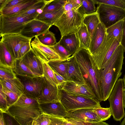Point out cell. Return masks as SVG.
Here are the masks:
<instances>
[{"mask_svg": "<svg viewBox=\"0 0 125 125\" xmlns=\"http://www.w3.org/2000/svg\"><path fill=\"white\" fill-rule=\"evenodd\" d=\"M66 0H52L46 4L43 8L42 12L50 13L58 11L62 8Z\"/></svg>", "mask_w": 125, "mask_h": 125, "instance_id": "cell-35", "label": "cell"}, {"mask_svg": "<svg viewBox=\"0 0 125 125\" xmlns=\"http://www.w3.org/2000/svg\"><path fill=\"white\" fill-rule=\"evenodd\" d=\"M58 87L59 101L67 112L83 108L101 107L100 102L96 99L73 94Z\"/></svg>", "mask_w": 125, "mask_h": 125, "instance_id": "cell-4", "label": "cell"}, {"mask_svg": "<svg viewBox=\"0 0 125 125\" xmlns=\"http://www.w3.org/2000/svg\"><path fill=\"white\" fill-rule=\"evenodd\" d=\"M2 113L5 125H21L12 116L7 112Z\"/></svg>", "mask_w": 125, "mask_h": 125, "instance_id": "cell-47", "label": "cell"}, {"mask_svg": "<svg viewBox=\"0 0 125 125\" xmlns=\"http://www.w3.org/2000/svg\"><path fill=\"white\" fill-rule=\"evenodd\" d=\"M120 125H125V117L121 123Z\"/></svg>", "mask_w": 125, "mask_h": 125, "instance_id": "cell-57", "label": "cell"}, {"mask_svg": "<svg viewBox=\"0 0 125 125\" xmlns=\"http://www.w3.org/2000/svg\"><path fill=\"white\" fill-rule=\"evenodd\" d=\"M0 83L3 88L16 93L20 96L23 93V85L17 77L10 80L0 78Z\"/></svg>", "mask_w": 125, "mask_h": 125, "instance_id": "cell-23", "label": "cell"}, {"mask_svg": "<svg viewBox=\"0 0 125 125\" xmlns=\"http://www.w3.org/2000/svg\"><path fill=\"white\" fill-rule=\"evenodd\" d=\"M32 49L42 62L47 63L52 60L61 59L58 54L50 46L44 45L36 36L31 43Z\"/></svg>", "mask_w": 125, "mask_h": 125, "instance_id": "cell-11", "label": "cell"}, {"mask_svg": "<svg viewBox=\"0 0 125 125\" xmlns=\"http://www.w3.org/2000/svg\"><path fill=\"white\" fill-rule=\"evenodd\" d=\"M39 0H24L22 2L12 7L0 11V15H13L23 11L38 2Z\"/></svg>", "mask_w": 125, "mask_h": 125, "instance_id": "cell-25", "label": "cell"}, {"mask_svg": "<svg viewBox=\"0 0 125 125\" xmlns=\"http://www.w3.org/2000/svg\"><path fill=\"white\" fill-rule=\"evenodd\" d=\"M26 125H40L35 119L30 122Z\"/></svg>", "mask_w": 125, "mask_h": 125, "instance_id": "cell-56", "label": "cell"}, {"mask_svg": "<svg viewBox=\"0 0 125 125\" xmlns=\"http://www.w3.org/2000/svg\"><path fill=\"white\" fill-rule=\"evenodd\" d=\"M81 5V0H66L63 7L64 12L77 8Z\"/></svg>", "mask_w": 125, "mask_h": 125, "instance_id": "cell-43", "label": "cell"}, {"mask_svg": "<svg viewBox=\"0 0 125 125\" xmlns=\"http://www.w3.org/2000/svg\"><path fill=\"white\" fill-rule=\"evenodd\" d=\"M124 52L120 44L116 48L104 68L100 70L102 101H106L108 99L114 86L122 74Z\"/></svg>", "mask_w": 125, "mask_h": 125, "instance_id": "cell-1", "label": "cell"}, {"mask_svg": "<svg viewBox=\"0 0 125 125\" xmlns=\"http://www.w3.org/2000/svg\"><path fill=\"white\" fill-rule=\"evenodd\" d=\"M13 69L14 72L17 75L31 78L39 76L33 73L24 63L21 59L16 60Z\"/></svg>", "mask_w": 125, "mask_h": 125, "instance_id": "cell-30", "label": "cell"}, {"mask_svg": "<svg viewBox=\"0 0 125 125\" xmlns=\"http://www.w3.org/2000/svg\"><path fill=\"white\" fill-rule=\"evenodd\" d=\"M50 116L51 122L49 125H62L64 118Z\"/></svg>", "mask_w": 125, "mask_h": 125, "instance_id": "cell-50", "label": "cell"}, {"mask_svg": "<svg viewBox=\"0 0 125 125\" xmlns=\"http://www.w3.org/2000/svg\"><path fill=\"white\" fill-rule=\"evenodd\" d=\"M59 42L72 55L79 48V42L76 33L61 37Z\"/></svg>", "mask_w": 125, "mask_h": 125, "instance_id": "cell-21", "label": "cell"}, {"mask_svg": "<svg viewBox=\"0 0 125 125\" xmlns=\"http://www.w3.org/2000/svg\"><path fill=\"white\" fill-rule=\"evenodd\" d=\"M39 13L27 16L0 15V37L6 34L20 33L24 25Z\"/></svg>", "mask_w": 125, "mask_h": 125, "instance_id": "cell-5", "label": "cell"}, {"mask_svg": "<svg viewBox=\"0 0 125 125\" xmlns=\"http://www.w3.org/2000/svg\"><path fill=\"white\" fill-rule=\"evenodd\" d=\"M21 59L24 63L35 74L39 76H43L42 63L32 49Z\"/></svg>", "mask_w": 125, "mask_h": 125, "instance_id": "cell-16", "label": "cell"}, {"mask_svg": "<svg viewBox=\"0 0 125 125\" xmlns=\"http://www.w3.org/2000/svg\"><path fill=\"white\" fill-rule=\"evenodd\" d=\"M21 125H26L43 113L39 105L25 107L12 105L7 111Z\"/></svg>", "mask_w": 125, "mask_h": 125, "instance_id": "cell-8", "label": "cell"}, {"mask_svg": "<svg viewBox=\"0 0 125 125\" xmlns=\"http://www.w3.org/2000/svg\"><path fill=\"white\" fill-rule=\"evenodd\" d=\"M100 22L98 15L96 11L92 13L84 15L83 23L86 26L91 41L97 26Z\"/></svg>", "mask_w": 125, "mask_h": 125, "instance_id": "cell-24", "label": "cell"}, {"mask_svg": "<svg viewBox=\"0 0 125 125\" xmlns=\"http://www.w3.org/2000/svg\"><path fill=\"white\" fill-rule=\"evenodd\" d=\"M24 0H0V11L14 6Z\"/></svg>", "mask_w": 125, "mask_h": 125, "instance_id": "cell-44", "label": "cell"}, {"mask_svg": "<svg viewBox=\"0 0 125 125\" xmlns=\"http://www.w3.org/2000/svg\"><path fill=\"white\" fill-rule=\"evenodd\" d=\"M40 42L48 46H52L56 43L55 34L49 30L38 36Z\"/></svg>", "mask_w": 125, "mask_h": 125, "instance_id": "cell-34", "label": "cell"}, {"mask_svg": "<svg viewBox=\"0 0 125 125\" xmlns=\"http://www.w3.org/2000/svg\"><path fill=\"white\" fill-rule=\"evenodd\" d=\"M15 60L4 44L0 42V64L8 66L13 68Z\"/></svg>", "mask_w": 125, "mask_h": 125, "instance_id": "cell-27", "label": "cell"}, {"mask_svg": "<svg viewBox=\"0 0 125 125\" xmlns=\"http://www.w3.org/2000/svg\"><path fill=\"white\" fill-rule=\"evenodd\" d=\"M93 111L103 121L110 118L112 115L110 108L98 107L93 108Z\"/></svg>", "mask_w": 125, "mask_h": 125, "instance_id": "cell-38", "label": "cell"}, {"mask_svg": "<svg viewBox=\"0 0 125 125\" xmlns=\"http://www.w3.org/2000/svg\"><path fill=\"white\" fill-rule=\"evenodd\" d=\"M43 113L47 115L65 118L67 112L59 100L39 103Z\"/></svg>", "mask_w": 125, "mask_h": 125, "instance_id": "cell-14", "label": "cell"}, {"mask_svg": "<svg viewBox=\"0 0 125 125\" xmlns=\"http://www.w3.org/2000/svg\"><path fill=\"white\" fill-rule=\"evenodd\" d=\"M124 85V87H125V74H124L123 78L122 79Z\"/></svg>", "mask_w": 125, "mask_h": 125, "instance_id": "cell-58", "label": "cell"}, {"mask_svg": "<svg viewBox=\"0 0 125 125\" xmlns=\"http://www.w3.org/2000/svg\"><path fill=\"white\" fill-rule=\"evenodd\" d=\"M65 119L74 125H111L102 121L97 122H92L83 121L71 118H67Z\"/></svg>", "mask_w": 125, "mask_h": 125, "instance_id": "cell-46", "label": "cell"}, {"mask_svg": "<svg viewBox=\"0 0 125 125\" xmlns=\"http://www.w3.org/2000/svg\"><path fill=\"white\" fill-rule=\"evenodd\" d=\"M43 76L51 84L54 86H58L59 83L54 73V71L47 63H42Z\"/></svg>", "mask_w": 125, "mask_h": 125, "instance_id": "cell-32", "label": "cell"}, {"mask_svg": "<svg viewBox=\"0 0 125 125\" xmlns=\"http://www.w3.org/2000/svg\"><path fill=\"white\" fill-rule=\"evenodd\" d=\"M115 39L106 35L103 42L94 54L92 56L98 69H101L103 61L106 53Z\"/></svg>", "mask_w": 125, "mask_h": 125, "instance_id": "cell-18", "label": "cell"}, {"mask_svg": "<svg viewBox=\"0 0 125 125\" xmlns=\"http://www.w3.org/2000/svg\"><path fill=\"white\" fill-rule=\"evenodd\" d=\"M62 125H74L64 118Z\"/></svg>", "mask_w": 125, "mask_h": 125, "instance_id": "cell-54", "label": "cell"}, {"mask_svg": "<svg viewBox=\"0 0 125 125\" xmlns=\"http://www.w3.org/2000/svg\"><path fill=\"white\" fill-rule=\"evenodd\" d=\"M123 20H121L106 29V34L113 37L120 42L123 30Z\"/></svg>", "mask_w": 125, "mask_h": 125, "instance_id": "cell-31", "label": "cell"}, {"mask_svg": "<svg viewBox=\"0 0 125 125\" xmlns=\"http://www.w3.org/2000/svg\"><path fill=\"white\" fill-rule=\"evenodd\" d=\"M54 73L55 78L59 83V85H61L67 81L62 76L54 71Z\"/></svg>", "mask_w": 125, "mask_h": 125, "instance_id": "cell-52", "label": "cell"}, {"mask_svg": "<svg viewBox=\"0 0 125 125\" xmlns=\"http://www.w3.org/2000/svg\"><path fill=\"white\" fill-rule=\"evenodd\" d=\"M31 41L28 42L21 48L19 52V59L22 58L31 49Z\"/></svg>", "mask_w": 125, "mask_h": 125, "instance_id": "cell-49", "label": "cell"}, {"mask_svg": "<svg viewBox=\"0 0 125 125\" xmlns=\"http://www.w3.org/2000/svg\"><path fill=\"white\" fill-rule=\"evenodd\" d=\"M0 125H5L2 113L0 112Z\"/></svg>", "mask_w": 125, "mask_h": 125, "instance_id": "cell-53", "label": "cell"}, {"mask_svg": "<svg viewBox=\"0 0 125 125\" xmlns=\"http://www.w3.org/2000/svg\"><path fill=\"white\" fill-rule=\"evenodd\" d=\"M68 61L69 68L68 73V81L81 84L87 85L77 62L73 55L68 59Z\"/></svg>", "mask_w": 125, "mask_h": 125, "instance_id": "cell-19", "label": "cell"}, {"mask_svg": "<svg viewBox=\"0 0 125 125\" xmlns=\"http://www.w3.org/2000/svg\"><path fill=\"white\" fill-rule=\"evenodd\" d=\"M95 4H105L125 10V0H93Z\"/></svg>", "mask_w": 125, "mask_h": 125, "instance_id": "cell-40", "label": "cell"}, {"mask_svg": "<svg viewBox=\"0 0 125 125\" xmlns=\"http://www.w3.org/2000/svg\"><path fill=\"white\" fill-rule=\"evenodd\" d=\"M35 120L40 125H49L51 122L50 116L43 113Z\"/></svg>", "mask_w": 125, "mask_h": 125, "instance_id": "cell-48", "label": "cell"}, {"mask_svg": "<svg viewBox=\"0 0 125 125\" xmlns=\"http://www.w3.org/2000/svg\"><path fill=\"white\" fill-rule=\"evenodd\" d=\"M58 86L70 93L97 100L94 93L86 84L68 81Z\"/></svg>", "mask_w": 125, "mask_h": 125, "instance_id": "cell-15", "label": "cell"}, {"mask_svg": "<svg viewBox=\"0 0 125 125\" xmlns=\"http://www.w3.org/2000/svg\"><path fill=\"white\" fill-rule=\"evenodd\" d=\"M123 103L124 107L125 108V87L123 89Z\"/></svg>", "mask_w": 125, "mask_h": 125, "instance_id": "cell-55", "label": "cell"}, {"mask_svg": "<svg viewBox=\"0 0 125 125\" xmlns=\"http://www.w3.org/2000/svg\"><path fill=\"white\" fill-rule=\"evenodd\" d=\"M106 28L100 22L97 26L91 39L88 51L93 56L103 42L106 34Z\"/></svg>", "mask_w": 125, "mask_h": 125, "instance_id": "cell-20", "label": "cell"}, {"mask_svg": "<svg viewBox=\"0 0 125 125\" xmlns=\"http://www.w3.org/2000/svg\"><path fill=\"white\" fill-rule=\"evenodd\" d=\"M68 59L66 60H52L47 62L54 71L62 76L67 81H68V76L69 64Z\"/></svg>", "mask_w": 125, "mask_h": 125, "instance_id": "cell-22", "label": "cell"}, {"mask_svg": "<svg viewBox=\"0 0 125 125\" xmlns=\"http://www.w3.org/2000/svg\"><path fill=\"white\" fill-rule=\"evenodd\" d=\"M120 44L125 52V18L123 20V30Z\"/></svg>", "mask_w": 125, "mask_h": 125, "instance_id": "cell-51", "label": "cell"}, {"mask_svg": "<svg viewBox=\"0 0 125 125\" xmlns=\"http://www.w3.org/2000/svg\"><path fill=\"white\" fill-rule=\"evenodd\" d=\"M63 12V7L58 11L52 13H46L42 12L35 19L52 26Z\"/></svg>", "mask_w": 125, "mask_h": 125, "instance_id": "cell-29", "label": "cell"}, {"mask_svg": "<svg viewBox=\"0 0 125 125\" xmlns=\"http://www.w3.org/2000/svg\"><path fill=\"white\" fill-rule=\"evenodd\" d=\"M52 26L50 25L35 19L24 25L20 34L25 37L32 39L45 32Z\"/></svg>", "mask_w": 125, "mask_h": 125, "instance_id": "cell-12", "label": "cell"}, {"mask_svg": "<svg viewBox=\"0 0 125 125\" xmlns=\"http://www.w3.org/2000/svg\"><path fill=\"white\" fill-rule=\"evenodd\" d=\"M77 62L86 84L95 94L97 99L102 101L100 77V70L89 51L79 49L73 54Z\"/></svg>", "mask_w": 125, "mask_h": 125, "instance_id": "cell-2", "label": "cell"}, {"mask_svg": "<svg viewBox=\"0 0 125 125\" xmlns=\"http://www.w3.org/2000/svg\"><path fill=\"white\" fill-rule=\"evenodd\" d=\"M13 105L25 107L39 105L37 99L28 97L23 93Z\"/></svg>", "mask_w": 125, "mask_h": 125, "instance_id": "cell-33", "label": "cell"}, {"mask_svg": "<svg viewBox=\"0 0 125 125\" xmlns=\"http://www.w3.org/2000/svg\"><path fill=\"white\" fill-rule=\"evenodd\" d=\"M17 77L12 67L0 64V78L10 80Z\"/></svg>", "mask_w": 125, "mask_h": 125, "instance_id": "cell-36", "label": "cell"}, {"mask_svg": "<svg viewBox=\"0 0 125 125\" xmlns=\"http://www.w3.org/2000/svg\"><path fill=\"white\" fill-rule=\"evenodd\" d=\"M124 85L123 79L117 81L108 99L110 103L112 115L116 121H120L125 117L123 103Z\"/></svg>", "mask_w": 125, "mask_h": 125, "instance_id": "cell-6", "label": "cell"}, {"mask_svg": "<svg viewBox=\"0 0 125 125\" xmlns=\"http://www.w3.org/2000/svg\"><path fill=\"white\" fill-rule=\"evenodd\" d=\"M84 14L81 5L77 8L64 12L53 25L58 28L61 37L76 33L83 23Z\"/></svg>", "mask_w": 125, "mask_h": 125, "instance_id": "cell-3", "label": "cell"}, {"mask_svg": "<svg viewBox=\"0 0 125 125\" xmlns=\"http://www.w3.org/2000/svg\"><path fill=\"white\" fill-rule=\"evenodd\" d=\"M52 0H39L26 9L14 15L20 16H27L36 14H39L42 12V10L47 4Z\"/></svg>", "mask_w": 125, "mask_h": 125, "instance_id": "cell-28", "label": "cell"}, {"mask_svg": "<svg viewBox=\"0 0 125 125\" xmlns=\"http://www.w3.org/2000/svg\"><path fill=\"white\" fill-rule=\"evenodd\" d=\"M81 6L85 14L96 11V8L93 0H81Z\"/></svg>", "mask_w": 125, "mask_h": 125, "instance_id": "cell-39", "label": "cell"}, {"mask_svg": "<svg viewBox=\"0 0 125 125\" xmlns=\"http://www.w3.org/2000/svg\"><path fill=\"white\" fill-rule=\"evenodd\" d=\"M16 75L23 85V93L28 97L37 99L42 92L44 82L43 76L31 78Z\"/></svg>", "mask_w": 125, "mask_h": 125, "instance_id": "cell-9", "label": "cell"}, {"mask_svg": "<svg viewBox=\"0 0 125 125\" xmlns=\"http://www.w3.org/2000/svg\"><path fill=\"white\" fill-rule=\"evenodd\" d=\"M79 42V48L88 50L91 40L86 26L83 23L76 33Z\"/></svg>", "mask_w": 125, "mask_h": 125, "instance_id": "cell-26", "label": "cell"}, {"mask_svg": "<svg viewBox=\"0 0 125 125\" xmlns=\"http://www.w3.org/2000/svg\"><path fill=\"white\" fill-rule=\"evenodd\" d=\"M120 44V42L117 39H115L108 50L103 61L101 69L104 68L116 48Z\"/></svg>", "mask_w": 125, "mask_h": 125, "instance_id": "cell-41", "label": "cell"}, {"mask_svg": "<svg viewBox=\"0 0 125 125\" xmlns=\"http://www.w3.org/2000/svg\"><path fill=\"white\" fill-rule=\"evenodd\" d=\"M6 95L3 90L2 84L0 83V110L2 113L7 112L9 108Z\"/></svg>", "mask_w": 125, "mask_h": 125, "instance_id": "cell-45", "label": "cell"}, {"mask_svg": "<svg viewBox=\"0 0 125 125\" xmlns=\"http://www.w3.org/2000/svg\"><path fill=\"white\" fill-rule=\"evenodd\" d=\"M3 90L6 95L9 107L17 101L20 96L16 93L4 88L3 87Z\"/></svg>", "mask_w": 125, "mask_h": 125, "instance_id": "cell-42", "label": "cell"}, {"mask_svg": "<svg viewBox=\"0 0 125 125\" xmlns=\"http://www.w3.org/2000/svg\"><path fill=\"white\" fill-rule=\"evenodd\" d=\"M93 108H83L69 111L67 112L65 118H71L88 122L102 121L101 119L93 112Z\"/></svg>", "mask_w": 125, "mask_h": 125, "instance_id": "cell-13", "label": "cell"}, {"mask_svg": "<svg viewBox=\"0 0 125 125\" xmlns=\"http://www.w3.org/2000/svg\"><path fill=\"white\" fill-rule=\"evenodd\" d=\"M96 12L106 29L125 18V10L110 5H98Z\"/></svg>", "mask_w": 125, "mask_h": 125, "instance_id": "cell-7", "label": "cell"}, {"mask_svg": "<svg viewBox=\"0 0 125 125\" xmlns=\"http://www.w3.org/2000/svg\"><path fill=\"white\" fill-rule=\"evenodd\" d=\"M1 37L0 41L4 44L15 60L19 59V51L22 46L31 41L32 39L20 33L6 34Z\"/></svg>", "mask_w": 125, "mask_h": 125, "instance_id": "cell-10", "label": "cell"}, {"mask_svg": "<svg viewBox=\"0 0 125 125\" xmlns=\"http://www.w3.org/2000/svg\"><path fill=\"white\" fill-rule=\"evenodd\" d=\"M39 103L59 100V89L58 86L50 83L45 78L42 91L37 99Z\"/></svg>", "mask_w": 125, "mask_h": 125, "instance_id": "cell-17", "label": "cell"}, {"mask_svg": "<svg viewBox=\"0 0 125 125\" xmlns=\"http://www.w3.org/2000/svg\"><path fill=\"white\" fill-rule=\"evenodd\" d=\"M50 46L58 54L62 60L68 59L72 55L60 44L59 41L54 45Z\"/></svg>", "mask_w": 125, "mask_h": 125, "instance_id": "cell-37", "label": "cell"}]
</instances>
